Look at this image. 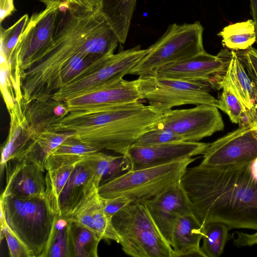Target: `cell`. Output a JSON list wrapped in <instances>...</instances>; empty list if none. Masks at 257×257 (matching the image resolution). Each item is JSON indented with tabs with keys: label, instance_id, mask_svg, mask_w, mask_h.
<instances>
[{
	"label": "cell",
	"instance_id": "1",
	"mask_svg": "<svg viewBox=\"0 0 257 257\" xmlns=\"http://www.w3.org/2000/svg\"><path fill=\"white\" fill-rule=\"evenodd\" d=\"M251 162L187 168L180 183L202 228L220 222L229 229L257 230V179Z\"/></svg>",
	"mask_w": 257,
	"mask_h": 257
},
{
	"label": "cell",
	"instance_id": "2",
	"mask_svg": "<svg viewBox=\"0 0 257 257\" xmlns=\"http://www.w3.org/2000/svg\"><path fill=\"white\" fill-rule=\"evenodd\" d=\"M62 7L66 14L54 33L51 45L23 79L22 91L28 102L51 98L58 89L62 68L74 56L97 59L112 55L119 43L99 13L75 5Z\"/></svg>",
	"mask_w": 257,
	"mask_h": 257
},
{
	"label": "cell",
	"instance_id": "3",
	"mask_svg": "<svg viewBox=\"0 0 257 257\" xmlns=\"http://www.w3.org/2000/svg\"><path fill=\"white\" fill-rule=\"evenodd\" d=\"M161 115L140 100L69 112L58 130L73 132L70 139L98 151L107 150L125 155Z\"/></svg>",
	"mask_w": 257,
	"mask_h": 257
},
{
	"label": "cell",
	"instance_id": "4",
	"mask_svg": "<svg viewBox=\"0 0 257 257\" xmlns=\"http://www.w3.org/2000/svg\"><path fill=\"white\" fill-rule=\"evenodd\" d=\"M1 215L31 257H46L59 213L46 193L42 196H1Z\"/></svg>",
	"mask_w": 257,
	"mask_h": 257
},
{
	"label": "cell",
	"instance_id": "5",
	"mask_svg": "<svg viewBox=\"0 0 257 257\" xmlns=\"http://www.w3.org/2000/svg\"><path fill=\"white\" fill-rule=\"evenodd\" d=\"M123 251L133 257H176L143 203L131 202L111 218Z\"/></svg>",
	"mask_w": 257,
	"mask_h": 257
},
{
	"label": "cell",
	"instance_id": "6",
	"mask_svg": "<svg viewBox=\"0 0 257 257\" xmlns=\"http://www.w3.org/2000/svg\"><path fill=\"white\" fill-rule=\"evenodd\" d=\"M197 158H189L167 164L131 170L99 186L104 198L125 197L132 202L143 203L180 182L188 166Z\"/></svg>",
	"mask_w": 257,
	"mask_h": 257
},
{
	"label": "cell",
	"instance_id": "7",
	"mask_svg": "<svg viewBox=\"0 0 257 257\" xmlns=\"http://www.w3.org/2000/svg\"><path fill=\"white\" fill-rule=\"evenodd\" d=\"M142 99L157 113L186 104H208L218 108V100L210 93L218 89L214 81L185 80L162 78L153 74L140 75L136 79Z\"/></svg>",
	"mask_w": 257,
	"mask_h": 257
},
{
	"label": "cell",
	"instance_id": "8",
	"mask_svg": "<svg viewBox=\"0 0 257 257\" xmlns=\"http://www.w3.org/2000/svg\"><path fill=\"white\" fill-rule=\"evenodd\" d=\"M61 5L46 6L43 11L32 15L19 39L9 68L18 92L22 91L25 73L39 61L51 45Z\"/></svg>",
	"mask_w": 257,
	"mask_h": 257
},
{
	"label": "cell",
	"instance_id": "9",
	"mask_svg": "<svg viewBox=\"0 0 257 257\" xmlns=\"http://www.w3.org/2000/svg\"><path fill=\"white\" fill-rule=\"evenodd\" d=\"M140 45L116 54L106 55L91 62L71 81L54 92L52 98L64 102L101 85L118 80L128 74L148 54Z\"/></svg>",
	"mask_w": 257,
	"mask_h": 257
},
{
	"label": "cell",
	"instance_id": "10",
	"mask_svg": "<svg viewBox=\"0 0 257 257\" xmlns=\"http://www.w3.org/2000/svg\"><path fill=\"white\" fill-rule=\"evenodd\" d=\"M203 30L199 21L169 25L163 36L148 48V54L128 74H148L165 65L205 51Z\"/></svg>",
	"mask_w": 257,
	"mask_h": 257
},
{
	"label": "cell",
	"instance_id": "11",
	"mask_svg": "<svg viewBox=\"0 0 257 257\" xmlns=\"http://www.w3.org/2000/svg\"><path fill=\"white\" fill-rule=\"evenodd\" d=\"M224 126L217 107L200 104L191 108L171 109L161 114L150 129L169 131L185 142H198L222 131Z\"/></svg>",
	"mask_w": 257,
	"mask_h": 257
},
{
	"label": "cell",
	"instance_id": "12",
	"mask_svg": "<svg viewBox=\"0 0 257 257\" xmlns=\"http://www.w3.org/2000/svg\"><path fill=\"white\" fill-rule=\"evenodd\" d=\"M257 157V132L251 126L239 128L210 144L200 164L221 166L252 161Z\"/></svg>",
	"mask_w": 257,
	"mask_h": 257
},
{
	"label": "cell",
	"instance_id": "13",
	"mask_svg": "<svg viewBox=\"0 0 257 257\" xmlns=\"http://www.w3.org/2000/svg\"><path fill=\"white\" fill-rule=\"evenodd\" d=\"M231 57V51L224 49L217 56L205 51L194 56L159 67L149 74L162 78L185 80L214 81L224 73Z\"/></svg>",
	"mask_w": 257,
	"mask_h": 257
},
{
	"label": "cell",
	"instance_id": "14",
	"mask_svg": "<svg viewBox=\"0 0 257 257\" xmlns=\"http://www.w3.org/2000/svg\"><path fill=\"white\" fill-rule=\"evenodd\" d=\"M210 143L199 142H176L159 145L131 146L125 156L135 170L167 164L203 155Z\"/></svg>",
	"mask_w": 257,
	"mask_h": 257
},
{
	"label": "cell",
	"instance_id": "15",
	"mask_svg": "<svg viewBox=\"0 0 257 257\" xmlns=\"http://www.w3.org/2000/svg\"><path fill=\"white\" fill-rule=\"evenodd\" d=\"M165 239L170 244L179 219L192 210L180 182L143 202Z\"/></svg>",
	"mask_w": 257,
	"mask_h": 257
},
{
	"label": "cell",
	"instance_id": "16",
	"mask_svg": "<svg viewBox=\"0 0 257 257\" xmlns=\"http://www.w3.org/2000/svg\"><path fill=\"white\" fill-rule=\"evenodd\" d=\"M142 99L137 80L120 79L64 101L69 112L94 107L125 104Z\"/></svg>",
	"mask_w": 257,
	"mask_h": 257
},
{
	"label": "cell",
	"instance_id": "17",
	"mask_svg": "<svg viewBox=\"0 0 257 257\" xmlns=\"http://www.w3.org/2000/svg\"><path fill=\"white\" fill-rule=\"evenodd\" d=\"M5 167L6 186L1 195L30 197L46 194L44 172L35 164L13 158L5 164Z\"/></svg>",
	"mask_w": 257,
	"mask_h": 257
},
{
	"label": "cell",
	"instance_id": "18",
	"mask_svg": "<svg viewBox=\"0 0 257 257\" xmlns=\"http://www.w3.org/2000/svg\"><path fill=\"white\" fill-rule=\"evenodd\" d=\"M216 80L219 89L229 87L247 109L257 107V88L234 50L224 75H217Z\"/></svg>",
	"mask_w": 257,
	"mask_h": 257
},
{
	"label": "cell",
	"instance_id": "19",
	"mask_svg": "<svg viewBox=\"0 0 257 257\" xmlns=\"http://www.w3.org/2000/svg\"><path fill=\"white\" fill-rule=\"evenodd\" d=\"M92 176L90 170L82 160L69 177L59 195L60 216L67 217L70 214L92 189L97 188Z\"/></svg>",
	"mask_w": 257,
	"mask_h": 257
},
{
	"label": "cell",
	"instance_id": "20",
	"mask_svg": "<svg viewBox=\"0 0 257 257\" xmlns=\"http://www.w3.org/2000/svg\"><path fill=\"white\" fill-rule=\"evenodd\" d=\"M84 157L50 154L47 158L45 164L46 192L59 212V195L69 177Z\"/></svg>",
	"mask_w": 257,
	"mask_h": 257
},
{
	"label": "cell",
	"instance_id": "21",
	"mask_svg": "<svg viewBox=\"0 0 257 257\" xmlns=\"http://www.w3.org/2000/svg\"><path fill=\"white\" fill-rule=\"evenodd\" d=\"M82 162L92 173L97 188L132 170L130 161L125 155L112 156L99 151L85 155Z\"/></svg>",
	"mask_w": 257,
	"mask_h": 257
},
{
	"label": "cell",
	"instance_id": "22",
	"mask_svg": "<svg viewBox=\"0 0 257 257\" xmlns=\"http://www.w3.org/2000/svg\"><path fill=\"white\" fill-rule=\"evenodd\" d=\"M203 228L192 213L181 217L173 232L170 245L176 257L195 255L200 256V241Z\"/></svg>",
	"mask_w": 257,
	"mask_h": 257
},
{
	"label": "cell",
	"instance_id": "23",
	"mask_svg": "<svg viewBox=\"0 0 257 257\" xmlns=\"http://www.w3.org/2000/svg\"><path fill=\"white\" fill-rule=\"evenodd\" d=\"M73 134V132H59L55 130L45 131L14 158L32 163L45 172L46 162L49 155Z\"/></svg>",
	"mask_w": 257,
	"mask_h": 257
},
{
	"label": "cell",
	"instance_id": "24",
	"mask_svg": "<svg viewBox=\"0 0 257 257\" xmlns=\"http://www.w3.org/2000/svg\"><path fill=\"white\" fill-rule=\"evenodd\" d=\"M102 239L94 232L69 220L68 242L70 257H97Z\"/></svg>",
	"mask_w": 257,
	"mask_h": 257
},
{
	"label": "cell",
	"instance_id": "25",
	"mask_svg": "<svg viewBox=\"0 0 257 257\" xmlns=\"http://www.w3.org/2000/svg\"><path fill=\"white\" fill-rule=\"evenodd\" d=\"M217 35L222 38L224 47L232 50H244L255 42L256 33L253 20L230 24Z\"/></svg>",
	"mask_w": 257,
	"mask_h": 257
},
{
	"label": "cell",
	"instance_id": "26",
	"mask_svg": "<svg viewBox=\"0 0 257 257\" xmlns=\"http://www.w3.org/2000/svg\"><path fill=\"white\" fill-rule=\"evenodd\" d=\"M229 230L226 225L220 222H211L204 226L200 256L218 257L221 255L228 240Z\"/></svg>",
	"mask_w": 257,
	"mask_h": 257
},
{
	"label": "cell",
	"instance_id": "27",
	"mask_svg": "<svg viewBox=\"0 0 257 257\" xmlns=\"http://www.w3.org/2000/svg\"><path fill=\"white\" fill-rule=\"evenodd\" d=\"M28 21L29 16L25 14L9 28H1V55L6 58L9 68L13 50Z\"/></svg>",
	"mask_w": 257,
	"mask_h": 257
},
{
	"label": "cell",
	"instance_id": "28",
	"mask_svg": "<svg viewBox=\"0 0 257 257\" xmlns=\"http://www.w3.org/2000/svg\"><path fill=\"white\" fill-rule=\"evenodd\" d=\"M69 220L59 216L46 257H70L68 242Z\"/></svg>",
	"mask_w": 257,
	"mask_h": 257
},
{
	"label": "cell",
	"instance_id": "29",
	"mask_svg": "<svg viewBox=\"0 0 257 257\" xmlns=\"http://www.w3.org/2000/svg\"><path fill=\"white\" fill-rule=\"evenodd\" d=\"M221 88L222 91L218 99V108L226 113L231 122L238 123L242 113L247 108L229 87L223 86Z\"/></svg>",
	"mask_w": 257,
	"mask_h": 257
},
{
	"label": "cell",
	"instance_id": "30",
	"mask_svg": "<svg viewBox=\"0 0 257 257\" xmlns=\"http://www.w3.org/2000/svg\"><path fill=\"white\" fill-rule=\"evenodd\" d=\"M96 59L81 55L75 56L71 59L61 71L57 83L58 89L73 80Z\"/></svg>",
	"mask_w": 257,
	"mask_h": 257
},
{
	"label": "cell",
	"instance_id": "31",
	"mask_svg": "<svg viewBox=\"0 0 257 257\" xmlns=\"http://www.w3.org/2000/svg\"><path fill=\"white\" fill-rule=\"evenodd\" d=\"M178 136L169 131L158 128L149 129L142 134L133 146H146L182 142Z\"/></svg>",
	"mask_w": 257,
	"mask_h": 257
},
{
	"label": "cell",
	"instance_id": "32",
	"mask_svg": "<svg viewBox=\"0 0 257 257\" xmlns=\"http://www.w3.org/2000/svg\"><path fill=\"white\" fill-rule=\"evenodd\" d=\"M1 240L3 236L5 237L11 257H31L27 247L11 230L1 215Z\"/></svg>",
	"mask_w": 257,
	"mask_h": 257
},
{
	"label": "cell",
	"instance_id": "33",
	"mask_svg": "<svg viewBox=\"0 0 257 257\" xmlns=\"http://www.w3.org/2000/svg\"><path fill=\"white\" fill-rule=\"evenodd\" d=\"M97 151H99L94 148L84 145L75 140L69 138L54 149L51 154L85 156Z\"/></svg>",
	"mask_w": 257,
	"mask_h": 257
},
{
	"label": "cell",
	"instance_id": "34",
	"mask_svg": "<svg viewBox=\"0 0 257 257\" xmlns=\"http://www.w3.org/2000/svg\"><path fill=\"white\" fill-rule=\"evenodd\" d=\"M235 52L257 88V49L250 46Z\"/></svg>",
	"mask_w": 257,
	"mask_h": 257
},
{
	"label": "cell",
	"instance_id": "35",
	"mask_svg": "<svg viewBox=\"0 0 257 257\" xmlns=\"http://www.w3.org/2000/svg\"><path fill=\"white\" fill-rule=\"evenodd\" d=\"M101 201L105 213L111 219L119 210L132 202L130 199L125 197L112 198H104L101 197Z\"/></svg>",
	"mask_w": 257,
	"mask_h": 257
},
{
	"label": "cell",
	"instance_id": "36",
	"mask_svg": "<svg viewBox=\"0 0 257 257\" xmlns=\"http://www.w3.org/2000/svg\"><path fill=\"white\" fill-rule=\"evenodd\" d=\"M234 235L232 236L233 243L237 247L250 246L257 244V231L252 234L237 232Z\"/></svg>",
	"mask_w": 257,
	"mask_h": 257
},
{
	"label": "cell",
	"instance_id": "37",
	"mask_svg": "<svg viewBox=\"0 0 257 257\" xmlns=\"http://www.w3.org/2000/svg\"><path fill=\"white\" fill-rule=\"evenodd\" d=\"M1 22L15 11L13 0H1Z\"/></svg>",
	"mask_w": 257,
	"mask_h": 257
},
{
	"label": "cell",
	"instance_id": "38",
	"mask_svg": "<svg viewBox=\"0 0 257 257\" xmlns=\"http://www.w3.org/2000/svg\"><path fill=\"white\" fill-rule=\"evenodd\" d=\"M82 6L85 9L95 12L99 13L101 8V0H79Z\"/></svg>",
	"mask_w": 257,
	"mask_h": 257
},
{
	"label": "cell",
	"instance_id": "39",
	"mask_svg": "<svg viewBox=\"0 0 257 257\" xmlns=\"http://www.w3.org/2000/svg\"><path fill=\"white\" fill-rule=\"evenodd\" d=\"M249 2L250 13L253 18L256 33L255 42L257 43V0H249Z\"/></svg>",
	"mask_w": 257,
	"mask_h": 257
},
{
	"label": "cell",
	"instance_id": "40",
	"mask_svg": "<svg viewBox=\"0 0 257 257\" xmlns=\"http://www.w3.org/2000/svg\"><path fill=\"white\" fill-rule=\"evenodd\" d=\"M45 4L46 6L55 4H68L71 5L69 0H38Z\"/></svg>",
	"mask_w": 257,
	"mask_h": 257
},
{
	"label": "cell",
	"instance_id": "41",
	"mask_svg": "<svg viewBox=\"0 0 257 257\" xmlns=\"http://www.w3.org/2000/svg\"><path fill=\"white\" fill-rule=\"evenodd\" d=\"M250 169L252 175L257 179V157L251 162Z\"/></svg>",
	"mask_w": 257,
	"mask_h": 257
},
{
	"label": "cell",
	"instance_id": "42",
	"mask_svg": "<svg viewBox=\"0 0 257 257\" xmlns=\"http://www.w3.org/2000/svg\"><path fill=\"white\" fill-rule=\"evenodd\" d=\"M253 127H255V130L257 132V122H256V123H255V124L254 125V126Z\"/></svg>",
	"mask_w": 257,
	"mask_h": 257
}]
</instances>
